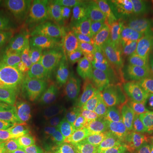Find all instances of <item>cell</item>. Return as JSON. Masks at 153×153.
<instances>
[{"mask_svg": "<svg viewBox=\"0 0 153 153\" xmlns=\"http://www.w3.org/2000/svg\"><path fill=\"white\" fill-rule=\"evenodd\" d=\"M98 2L69 0L65 2L50 46L60 55L91 44L97 38L95 14Z\"/></svg>", "mask_w": 153, "mask_h": 153, "instance_id": "obj_1", "label": "cell"}, {"mask_svg": "<svg viewBox=\"0 0 153 153\" xmlns=\"http://www.w3.org/2000/svg\"><path fill=\"white\" fill-rule=\"evenodd\" d=\"M134 66L130 55L100 43H91L67 55L60 71H87L107 76H125Z\"/></svg>", "mask_w": 153, "mask_h": 153, "instance_id": "obj_2", "label": "cell"}, {"mask_svg": "<svg viewBox=\"0 0 153 153\" xmlns=\"http://www.w3.org/2000/svg\"><path fill=\"white\" fill-rule=\"evenodd\" d=\"M64 4L60 0H13L8 6L29 36L44 44L53 38Z\"/></svg>", "mask_w": 153, "mask_h": 153, "instance_id": "obj_3", "label": "cell"}, {"mask_svg": "<svg viewBox=\"0 0 153 153\" xmlns=\"http://www.w3.org/2000/svg\"><path fill=\"white\" fill-rule=\"evenodd\" d=\"M128 110L123 93L89 100L81 119L82 127L102 148L114 136Z\"/></svg>", "mask_w": 153, "mask_h": 153, "instance_id": "obj_4", "label": "cell"}, {"mask_svg": "<svg viewBox=\"0 0 153 153\" xmlns=\"http://www.w3.org/2000/svg\"><path fill=\"white\" fill-rule=\"evenodd\" d=\"M60 94H73L94 100L123 93V77L87 71H68L59 77Z\"/></svg>", "mask_w": 153, "mask_h": 153, "instance_id": "obj_5", "label": "cell"}, {"mask_svg": "<svg viewBox=\"0 0 153 153\" xmlns=\"http://www.w3.org/2000/svg\"><path fill=\"white\" fill-rule=\"evenodd\" d=\"M60 71L52 63L33 68L22 76L10 98L42 106L59 84Z\"/></svg>", "mask_w": 153, "mask_h": 153, "instance_id": "obj_6", "label": "cell"}, {"mask_svg": "<svg viewBox=\"0 0 153 153\" xmlns=\"http://www.w3.org/2000/svg\"><path fill=\"white\" fill-rule=\"evenodd\" d=\"M123 94L128 109L134 111L153 100V74L142 60L123 76Z\"/></svg>", "mask_w": 153, "mask_h": 153, "instance_id": "obj_7", "label": "cell"}, {"mask_svg": "<svg viewBox=\"0 0 153 153\" xmlns=\"http://www.w3.org/2000/svg\"><path fill=\"white\" fill-rule=\"evenodd\" d=\"M123 13L105 1L98 2L95 14L97 38L106 43L108 46L121 52L128 48L125 43L123 30Z\"/></svg>", "mask_w": 153, "mask_h": 153, "instance_id": "obj_8", "label": "cell"}, {"mask_svg": "<svg viewBox=\"0 0 153 153\" xmlns=\"http://www.w3.org/2000/svg\"><path fill=\"white\" fill-rule=\"evenodd\" d=\"M43 122L42 106L9 99L4 118L1 123L16 131L34 136V133Z\"/></svg>", "mask_w": 153, "mask_h": 153, "instance_id": "obj_9", "label": "cell"}, {"mask_svg": "<svg viewBox=\"0 0 153 153\" xmlns=\"http://www.w3.org/2000/svg\"><path fill=\"white\" fill-rule=\"evenodd\" d=\"M55 153H100L101 148L82 127L81 121L65 128L55 144Z\"/></svg>", "mask_w": 153, "mask_h": 153, "instance_id": "obj_10", "label": "cell"}, {"mask_svg": "<svg viewBox=\"0 0 153 153\" xmlns=\"http://www.w3.org/2000/svg\"><path fill=\"white\" fill-rule=\"evenodd\" d=\"M0 153H49L35 136L16 131L1 123Z\"/></svg>", "mask_w": 153, "mask_h": 153, "instance_id": "obj_11", "label": "cell"}, {"mask_svg": "<svg viewBox=\"0 0 153 153\" xmlns=\"http://www.w3.org/2000/svg\"><path fill=\"white\" fill-rule=\"evenodd\" d=\"M111 140V153H139L140 145L137 137L136 121L130 110L126 113Z\"/></svg>", "mask_w": 153, "mask_h": 153, "instance_id": "obj_12", "label": "cell"}, {"mask_svg": "<svg viewBox=\"0 0 153 153\" xmlns=\"http://www.w3.org/2000/svg\"><path fill=\"white\" fill-rule=\"evenodd\" d=\"M27 54V49L18 34L0 22V62L17 61Z\"/></svg>", "mask_w": 153, "mask_h": 153, "instance_id": "obj_13", "label": "cell"}, {"mask_svg": "<svg viewBox=\"0 0 153 153\" xmlns=\"http://www.w3.org/2000/svg\"><path fill=\"white\" fill-rule=\"evenodd\" d=\"M86 107V100L73 94H60V115L64 128L79 123Z\"/></svg>", "mask_w": 153, "mask_h": 153, "instance_id": "obj_14", "label": "cell"}, {"mask_svg": "<svg viewBox=\"0 0 153 153\" xmlns=\"http://www.w3.org/2000/svg\"><path fill=\"white\" fill-rule=\"evenodd\" d=\"M60 94L58 84L42 105L43 123L49 127L57 138L60 136L65 129L60 119Z\"/></svg>", "mask_w": 153, "mask_h": 153, "instance_id": "obj_15", "label": "cell"}, {"mask_svg": "<svg viewBox=\"0 0 153 153\" xmlns=\"http://www.w3.org/2000/svg\"><path fill=\"white\" fill-rule=\"evenodd\" d=\"M26 66L22 61L0 62V97L25 74Z\"/></svg>", "mask_w": 153, "mask_h": 153, "instance_id": "obj_16", "label": "cell"}, {"mask_svg": "<svg viewBox=\"0 0 153 153\" xmlns=\"http://www.w3.org/2000/svg\"><path fill=\"white\" fill-rule=\"evenodd\" d=\"M122 13L146 16L153 11V0H110L105 1Z\"/></svg>", "mask_w": 153, "mask_h": 153, "instance_id": "obj_17", "label": "cell"}, {"mask_svg": "<svg viewBox=\"0 0 153 153\" xmlns=\"http://www.w3.org/2000/svg\"><path fill=\"white\" fill-rule=\"evenodd\" d=\"M143 17V16L140 15L123 13V30L125 43L128 48H129L130 44L134 43L136 40L142 30L144 26Z\"/></svg>", "mask_w": 153, "mask_h": 153, "instance_id": "obj_18", "label": "cell"}, {"mask_svg": "<svg viewBox=\"0 0 153 153\" xmlns=\"http://www.w3.org/2000/svg\"><path fill=\"white\" fill-rule=\"evenodd\" d=\"M134 116L137 123L143 128H148L153 124V100L141 105L134 111Z\"/></svg>", "mask_w": 153, "mask_h": 153, "instance_id": "obj_19", "label": "cell"}, {"mask_svg": "<svg viewBox=\"0 0 153 153\" xmlns=\"http://www.w3.org/2000/svg\"><path fill=\"white\" fill-rule=\"evenodd\" d=\"M34 136L39 142H41L45 146H49L53 144H55L58 138L56 137L52 130L47 125H45L42 122L34 133Z\"/></svg>", "mask_w": 153, "mask_h": 153, "instance_id": "obj_20", "label": "cell"}, {"mask_svg": "<svg viewBox=\"0 0 153 153\" xmlns=\"http://www.w3.org/2000/svg\"><path fill=\"white\" fill-rule=\"evenodd\" d=\"M152 45H153V11L147 14L144 20L140 49H146Z\"/></svg>", "mask_w": 153, "mask_h": 153, "instance_id": "obj_21", "label": "cell"}, {"mask_svg": "<svg viewBox=\"0 0 153 153\" xmlns=\"http://www.w3.org/2000/svg\"><path fill=\"white\" fill-rule=\"evenodd\" d=\"M140 53L141 55V60L149 66H153V45L146 49H140Z\"/></svg>", "mask_w": 153, "mask_h": 153, "instance_id": "obj_22", "label": "cell"}, {"mask_svg": "<svg viewBox=\"0 0 153 153\" xmlns=\"http://www.w3.org/2000/svg\"><path fill=\"white\" fill-rule=\"evenodd\" d=\"M139 153H152V151L148 148L147 145L146 143H142L140 146V150H139Z\"/></svg>", "mask_w": 153, "mask_h": 153, "instance_id": "obj_23", "label": "cell"}, {"mask_svg": "<svg viewBox=\"0 0 153 153\" xmlns=\"http://www.w3.org/2000/svg\"><path fill=\"white\" fill-rule=\"evenodd\" d=\"M4 4H5V2L4 1H0V10L3 9V7H4Z\"/></svg>", "mask_w": 153, "mask_h": 153, "instance_id": "obj_24", "label": "cell"}, {"mask_svg": "<svg viewBox=\"0 0 153 153\" xmlns=\"http://www.w3.org/2000/svg\"><path fill=\"white\" fill-rule=\"evenodd\" d=\"M147 65V64H146ZM148 66H149V68H150V70L152 71V74H153V66H149V65H147Z\"/></svg>", "mask_w": 153, "mask_h": 153, "instance_id": "obj_25", "label": "cell"}, {"mask_svg": "<svg viewBox=\"0 0 153 153\" xmlns=\"http://www.w3.org/2000/svg\"><path fill=\"white\" fill-rule=\"evenodd\" d=\"M51 153H55V151H53V152H51Z\"/></svg>", "mask_w": 153, "mask_h": 153, "instance_id": "obj_26", "label": "cell"}, {"mask_svg": "<svg viewBox=\"0 0 153 153\" xmlns=\"http://www.w3.org/2000/svg\"><path fill=\"white\" fill-rule=\"evenodd\" d=\"M0 126H1V121H0Z\"/></svg>", "mask_w": 153, "mask_h": 153, "instance_id": "obj_27", "label": "cell"}]
</instances>
